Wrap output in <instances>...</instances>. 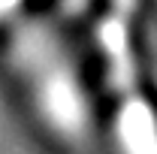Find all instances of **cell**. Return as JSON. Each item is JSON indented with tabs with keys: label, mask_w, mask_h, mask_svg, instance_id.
Masks as SVG:
<instances>
[{
	"label": "cell",
	"mask_w": 157,
	"mask_h": 154,
	"mask_svg": "<svg viewBox=\"0 0 157 154\" xmlns=\"http://www.w3.org/2000/svg\"><path fill=\"white\" fill-rule=\"evenodd\" d=\"M12 3H15V0H0V12H6V9H9Z\"/></svg>",
	"instance_id": "6da1fadb"
}]
</instances>
